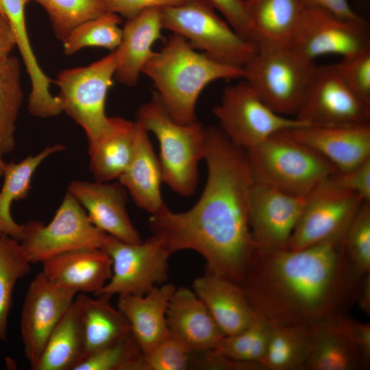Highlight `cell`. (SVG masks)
Returning a JSON list of instances; mask_svg holds the SVG:
<instances>
[{
  "label": "cell",
  "instance_id": "3",
  "mask_svg": "<svg viewBox=\"0 0 370 370\" xmlns=\"http://www.w3.org/2000/svg\"><path fill=\"white\" fill-rule=\"evenodd\" d=\"M142 73L152 80L163 106L180 124L197 121V99L210 83L243 77V67L198 53L185 38L173 33L160 51L153 52Z\"/></svg>",
  "mask_w": 370,
  "mask_h": 370
},
{
  "label": "cell",
  "instance_id": "2",
  "mask_svg": "<svg viewBox=\"0 0 370 370\" xmlns=\"http://www.w3.org/2000/svg\"><path fill=\"white\" fill-rule=\"evenodd\" d=\"M344 236L299 249H256L240 285L257 315L309 332L346 317L363 276L349 263Z\"/></svg>",
  "mask_w": 370,
  "mask_h": 370
},
{
  "label": "cell",
  "instance_id": "16",
  "mask_svg": "<svg viewBox=\"0 0 370 370\" xmlns=\"http://www.w3.org/2000/svg\"><path fill=\"white\" fill-rule=\"evenodd\" d=\"M305 200L306 197L292 195L253 181L249 193V223L257 249H287Z\"/></svg>",
  "mask_w": 370,
  "mask_h": 370
},
{
  "label": "cell",
  "instance_id": "19",
  "mask_svg": "<svg viewBox=\"0 0 370 370\" xmlns=\"http://www.w3.org/2000/svg\"><path fill=\"white\" fill-rule=\"evenodd\" d=\"M40 263L42 272L52 284L77 294L92 293L95 295L112 275V259L99 248L69 250Z\"/></svg>",
  "mask_w": 370,
  "mask_h": 370
},
{
  "label": "cell",
  "instance_id": "46",
  "mask_svg": "<svg viewBox=\"0 0 370 370\" xmlns=\"http://www.w3.org/2000/svg\"><path fill=\"white\" fill-rule=\"evenodd\" d=\"M306 9H319L339 18L358 20L362 17L350 6L347 0H300Z\"/></svg>",
  "mask_w": 370,
  "mask_h": 370
},
{
  "label": "cell",
  "instance_id": "39",
  "mask_svg": "<svg viewBox=\"0 0 370 370\" xmlns=\"http://www.w3.org/2000/svg\"><path fill=\"white\" fill-rule=\"evenodd\" d=\"M31 0H1L3 12L14 33L16 47L29 75L30 83L40 85L47 75L40 66L29 39L25 21V7Z\"/></svg>",
  "mask_w": 370,
  "mask_h": 370
},
{
  "label": "cell",
  "instance_id": "17",
  "mask_svg": "<svg viewBox=\"0 0 370 370\" xmlns=\"http://www.w3.org/2000/svg\"><path fill=\"white\" fill-rule=\"evenodd\" d=\"M280 133L314 150L339 172L370 158V123L310 124Z\"/></svg>",
  "mask_w": 370,
  "mask_h": 370
},
{
  "label": "cell",
  "instance_id": "42",
  "mask_svg": "<svg viewBox=\"0 0 370 370\" xmlns=\"http://www.w3.org/2000/svg\"><path fill=\"white\" fill-rule=\"evenodd\" d=\"M223 14L225 21L243 38L251 42V27L245 0H206Z\"/></svg>",
  "mask_w": 370,
  "mask_h": 370
},
{
  "label": "cell",
  "instance_id": "22",
  "mask_svg": "<svg viewBox=\"0 0 370 370\" xmlns=\"http://www.w3.org/2000/svg\"><path fill=\"white\" fill-rule=\"evenodd\" d=\"M175 289L174 284H165L155 286L143 295H119L118 308L128 321L143 354L170 334L166 311Z\"/></svg>",
  "mask_w": 370,
  "mask_h": 370
},
{
  "label": "cell",
  "instance_id": "10",
  "mask_svg": "<svg viewBox=\"0 0 370 370\" xmlns=\"http://www.w3.org/2000/svg\"><path fill=\"white\" fill-rule=\"evenodd\" d=\"M107 234L95 227L86 212L66 192L52 220L45 225L32 220L23 224L19 241L32 264L72 249H101Z\"/></svg>",
  "mask_w": 370,
  "mask_h": 370
},
{
  "label": "cell",
  "instance_id": "51",
  "mask_svg": "<svg viewBox=\"0 0 370 370\" xmlns=\"http://www.w3.org/2000/svg\"><path fill=\"white\" fill-rule=\"evenodd\" d=\"M0 12L4 14L1 0H0Z\"/></svg>",
  "mask_w": 370,
  "mask_h": 370
},
{
  "label": "cell",
  "instance_id": "14",
  "mask_svg": "<svg viewBox=\"0 0 370 370\" xmlns=\"http://www.w3.org/2000/svg\"><path fill=\"white\" fill-rule=\"evenodd\" d=\"M295 117L312 125L370 123V106L346 85L334 64L316 66Z\"/></svg>",
  "mask_w": 370,
  "mask_h": 370
},
{
  "label": "cell",
  "instance_id": "48",
  "mask_svg": "<svg viewBox=\"0 0 370 370\" xmlns=\"http://www.w3.org/2000/svg\"><path fill=\"white\" fill-rule=\"evenodd\" d=\"M356 302L367 316L370 315V273L365 275L361 280Z\"/></svg>",
  "mask_w": 370,
  "mask_h": 370
},
{
  "label": "cell",
  "instance_id": "20",
  "mask_svg": "<svg viewBox=\"0 0 370 370\" xmlns=\"http://www.w3.org/2000/svg\"><path fill=\"white\" fill-rule=\"evenodd\" d=\"M170 335L191 352L212 350L224 336L205 304L193 291L176 288L166 311Z\"/></svg>",
  "mask_w": 370,
  "mask_h": 370
},
{
  "label": "cell",
  "instance_id": "49",
  "mask_svg": "<svg viewBox=\"0 0 370 370\" xmlns=\"http://www.w3.org/2000/svg\"><path fill=\"white\" fill-rule=\"evenodd\" d=\"M2 155L0 154V176H2L3 175V171H4V169H5V164L6 162H5L2 158Z\"/></svg>",
  "mask_w": 370,
  "mask_h": 370
},
{
  "label": "cell",
  "instance_id": "32",
  "mask_svg": "<svg viewBox=\"0 0 370 370\" xmlns=\"http://www.w3.org/2000/svg\"><path fill=\"white\" fill-rule=\"evenodd\" d=\"M309 331L293 325H272L260 363L264 370H304Z\"/></svg>",
  "mask_w": 370,
  "mask_h": 370
},
{
  "label": "cell",
  "instance_id": "4",
  "mask_svg": "<svg viewBox=\"0 0 370 370\" xmlns=\"http://www.w3.org/2000/svg\"><path fill=\"white\" fill-rule=\"evenodd\" d=\"M136 116V121L159 142L163 182L182 196L191 197L198 185L199 162L205 157L206 128L198 121H175L156 92L139 107Z\"/></svg>",
  "mask_w": 370,
  "mask_h": 370
},
{
  "label": "cell",
  "instance_id": "1",
  "mask_svg": "<svg viewBox=\"0 0 370 370\" xmlns=\"http://www.w3.org/2000/svg\"><path fill=\"white\" fill-rule=\"evenodd\" d=\"M206 140L208 173L200 198L185 212L164 206L151 214L149 227L171 254L195 251L208 272L240 285L256 249L249 223L254 180L245 150L219 127L206 128Z\"/></svg>",
  "mask_w": 370,
  "mask_h": 370
},
{
  "label": "cell",
  "instance_id": "7",
  "mask_svg": "<svg viewBox=\"0 0 370 370\" xmlns=\"http://www.w3.org/2000/svg\"><path fill=\"white\" fill-rule=\"evenodd\" d=\"M161 21L163 29L221 62L243 67L256 52V46L241 36L206 0H188L161 8Z\"/></svg>",
  "mask_w": 370,
  "mask_h": 370
},
{
  "label": "cell",
  "instance_id": "27",
  "mask_svg": "<svg viewBox=\"0 0 370 370\" xmlns=\"http://www.w3.org/2000/svg\"><path fill=\"white\" fill-rule=\"evenodd\" d=\"M346 317L323 323L310 332L304 370L363 369L345 323Z\"/></svg>",
  "mask_w": 370,
  "mask_h": 370
},
{
  "label": "cell",
  "instance_id": "8",
  "mask_svg": "<svg viewBox=\"0 0 370 370\" xmlns=\"http://www.w3.org/2000/svg\"><path fill=\"white\" fill-rule=\"evenodd\" d=\"M119 64L116 49L87 66L62 70L55 80L62 112L84 130L88 145L107 126L106 99Z\"/></svg>",
  "mask_w": 370,
  "mask_h": 370
},
{
  "label": "cell",
  "instance_id": "34",
  "mask_svg": "<svg viewBox=\"0 0 370 370\" xmlns=\"http://www.w3.org/2000/svg\"><path fill=\"white\" fill-rule=\"evenodd\" d=\"M121 17L106 12L75 27L62 42L63 52L71 56L86 47L116 49L122 40Z\"/></svg>",
  "mask_w": 370,
  "mask_h": 370
},
{
  "label": "cell",
  "instance_id": "33",
  "mask_svg": "<svg viewBox=\"0 0 370 370\" xmlns=\"http://www.w3.org/2000/svg\"><path fill=\"white\" fill-rule=\"evenodd\" d=\"M20 242L6 235L0 236V340L7 339L8 319L12 294L18 280L31 268Z\"/></svg>",
  "mask_w": 370,
  "mask_h": 370
},
{
  "label": "cell",
  "instance_id": "40",
  "mask_svg": "<svg viewBox=\"0 0 370 370\" xmlns=\"http://www.w3.org/2000/svg\"><path fill=\"white\" fill-rule=\"evenodd\" d=\"M346 85L370 106V48L334 64Z\"/></svg>",
  "mask_w": 370,
  "mask_h": 370
},
{
  "label": "cell",
  "instance_id": "31",
  "mask_svg": "<svg viewBox=\"0 0 370 370\" xmlns=\"http://www.w3.org/2000/svg\"><path fill=\"white\" fill-rule=\"evenodd\" d=\"M23 98L21 64L10 56L0 62V154L11 153L16 145V122Z\"/></svg>",
  "mask_w": 370,
  "mask_h": 370
},
{
  "label": "cell",
  "instance_id": "28",
  "mask_svg": "<svg viewBox=\"0 0 370 370\" xmlns=\"http://www.w3.org/2000/svg\"><path fill=\"white\" fill-rule=\"evenodd\" d=\"M251 42L288 46L304 12L300 0H245Z\"/></svg>",
  "mask_w": 370,
  "mask_h": 370
},
{
  "label": "cell",
  "instance_id": "37",
  "mask_svg": "<svg viewBox=\"0 0 370 370\" xmlns=\"http://www.w3.org/2000/svg\"><path fill=\"white\" fill-rule=\"evenodd\" d=\"M75 370H145L143 354L131 332L88 355Z\"/></svg>",
  "mask_w": 370,
  "mask_h": 370
},
{
  "label": "cell",
  "instance_id": "24",
  "mask_svg": "<svg viewBox=\"0 0 370 370\" xmlns=\"http://www.w3.org/2000/svg\"><path fill=\"white\" fill-rule=\"evenodd\" d=\"M161 8H151L126 19L122 40L116 48L119 64L114 79L126 86L138 84L143 69L153 53L152 46L161 38Z\"/></svg>",
  "mask_w": 370,
  "mask_h": 370
},
{
  "label": "cell",
  "instance_id": "11",
  "mask_svg": "<svg viewBox=\"0 0 370 370\" xmlns=\"http://www.w3.org/2000/svg\"><path fill=\"white\" fill-rule=\"evenodd\" d=\"M101 249L112 259V275L95 295H143L167 279L171 254L155 234L135 244L107 234Z\"/></svg>",
  "mask_w": 370,
  "mask_h": 370
},
{
  "label": "cell",
  "instance_id": "15",
  "mask_svg": "<svg viewBox=\"0 0 370 370\" xmlns=\"http://www.w3.org/2000/svg\"><path fill=\"white\" fill-rule=\"evenodd\" d=\"M76 295L52 284L42 271L30 282L22 308L21 332L24 354L32 369L37 366L50 334Z\"/></svg>",
  "mask_w": 370,
  "mask_h": 370
},
{
  "label": "cell",
  "instance_id": "30",
  "mask_svg": "<svg viewBox=\"0 0 370 370\" xmlns=\"http://www.w3.org/2000/svg\"><path fill=\"white\" fill-rule=\"evenodd\" d=\"M84 357L82 330L72 303L50 334L34 370H75Z\"/></svg>",
  "mask_w": 370,
  "mask_h": 370
},
{
  "label": "cell",
  "instance_id": "25",
  "mask_svg": "<svg viewBox=\"0 0 370 370\" xmlns=\"http://www.w3.org/2000/svg\"><path fill=\"white\" fill-rule=\"evenodd\" d=\"M110 298L105 294L90 297L78 293L73 300L84 341V358L131 333L128 321L111 305Z\"/></svg>",
  "mask_w": 370,
  "mask_h": 370
},
{
  "label": "cell",
  "instance_id": "6",
  "mask_svg": "<svg viewBox=\"0 0 370 370\" xmlns=\"http://www.w3.org/2000/svg\"><path fill=\"white\" fill-rule=\"evenodd\" d=\"M243 66V77L275 112L295 117L316 67L288 46L258 44Z\"/></svg>",
  "mask_w": 370,
  "mask_h": 370
},
{
  "label": "cell",
  "instance_id": "38",
  "mask_svg": "<svg viewBox=\"0 0 370 370\" xmlns=\"http://www.w3.org/2000/svg\"><path fill=\"white\" fill-rule=\"evenodd\" d=\"M347 258L360 276L370 273V201H364L344 236Z\"/></svg>",
  "mask_w": 370,
  "mask_h": 370
},
{
  "label": "cell",
  "instance_id": "21",
  "mask_svg": "<svg viewBox=\"0 0 370 370\" xmlns=\"http://www.w3.org/2000/svg\"><path fill=\"white\" fill-rule=\"evenodd\" d=\"M193 288L224 335L238 333L258 318L243 288L234 282L206 271L194 280Z\"/></svg>",
  "mask_w": 370,
  "mask_h": 370
},
{
  "label": "cell",
  "instance_id": "18",
  "mask_svg": "<svg viewBox=\"0 0 370 370\" xmlns=\"http://www.w3.org/2000/svg\"><path fill=\"white\" fill-rule=\"evenodd\" d=\"M69 192L82 205L90 222L108 235L128 243L143 241L128 215L127 191L119 182L73 180Z\"/></svg>",
  "mask_w": 370,
  "mask_h": 370
},
{
  "label": "cell",
  "instance_id": "9",
  "mask_svg": "<svg viewBox=\"0 0 370 370\" xmlns=\"http://www.w3.org/2000/svg\"><path fill=\"white\" fill-rule=\"evenodd\" d=\"M225 88L214 107L219 128L236 146L247 151L282 131L310 125L269 108L243 79Z\"/></svg>",
  "mask_w": 370,
  "mask_h": 370
},
{
  "label": "cell",
  "instance_id": "12",
  "mask_svg": "<svg viewBox=\"0 0 370 370\" xmlns=\"http://www.w3.org/2000/svg\"><path fill=\"white\" fill-rule=\"evenodd\" d=\"M331 177L306 197L287 249H301L345 234L365 201L338 185Z\"/></svg>",
  "mask_w": 370,
  "mask_h": 370
},
{
  "label": "cell",
  "instance_id": "47",
  "mask_svg": "<svg viewBox=\"0 0 370 370\" xmlns=\"http://www.w3.org/2000/svg\"><path fill=\"white\" fill-rule=\"evenodd\" d=\"M16 47V39L8 20L0 12V62L11 56Z\"/></svg>",
  "mask_w": 370,
  "mask_h": 370
},
{
  "label": "cell",
  "instance_id": "41",
  "mask_svg": "<svg viewBox=\"0 0 370 370\" xmlns=\"http://www.w3.org/2000/svg\"><path fill=\"white\" fill-rule=\"evenodd\" d=\"M190 353L186 346L169 334L143 354L145 370H185Z\"/></svg>",
  "mask_w": 370,
  "mask_h": 370
},
{
  "label": "cell",
  "instance_id": "36",
  "mask_svg": "<svg viewBox=\"0 0 370 370\" xmlns=\"http://www.w3.org/2000/svg\"><path fill=\"white\" fill-rule=\"evenodd\" d=\"M46 11L56 37L62 42L81 23L105 13L103 0H31Z\"/></svg>",
  "mask_w": 370,
  "mask_h": 370
},
{
  "label": "cell",
  "instance_id": "50",
  "mask_svg": "<svg viewBox=\"0 0 370 370\" xmlns=\"http://www.w3.org/2000/svg\"><path fill=\"white\" fill-rule=\"evenodd\" d=\"M359 5L363 6V7H367V5L369 4V0H357Z\"/></svg>",
  "mask_w": 370,
  "mask_h": 370
},
{
  "label": "cell",
  "instance_id": "5",
  "mask_svg": "<svg viewBox=\"0 0 370 370\" xmlns=\"http://www.w3.org/2000/svg\"><path fill=\"white\" fill-rule=\"evenodd\" d=\"M245 151L255 182L295 196L306 197L338 171L322 156L282 133Z\"/></svg>",
  "mask_w": 370,
  "mask_h": 370
},
{
  "label": "cell",
  "instance_id": "26",
  "mask_svg": "<svg viewBox=\"0 0 370 370\" xmlns=\"http://www.w3.org/2000/svg\"><path fill=\"white\" fill-rule=\"evenodd\" d=\"M136 128V121L108 117L103 132L88 145L89 168L95 181L112 182L125 171L133 153Z\"/></svg>",
  "mask_w": 370,
  "mask_h": 370
},
{
  "label": "cell",
  "instance_id": "29",
  "mask_svg": "<svg viewBox=\"0 0 370 370\" xmlns=\"http://www.w3.org/2000/svg\"><path fill=\"white\" fill-rule=\"evenodd\" d=\"M61 144L49 145L36 155H29L18 162L6 163L3 173V183L0 190V236L6 235L18 241L23 235V224L15 222L11 216L13 201L26 198L31 189L34 173L50 156L63 151Z\"/></svg>",
  "mask_w": 370,
  "mask_h": 370
},
{
  "label": "cell",
  "instance_id": "35",
  "mask_svg": "<svg viewBox=\"0 0 370 370\" xmlns=\"http://www.w3.org/2000/svg\"><path fill=\"white\" fill-rule=\"evenodd\" d=\"M272 325L258 318L243 331L224 335L212 350L227 358L243 362H260L269 340Z\"/></svg>",
  "mask_w": 370,
  "mask_h": 370
},
{
  "label": "cell",
  "instance_id": "43",
  "mask_svg": "<svg viewBox=\"0 0 370 370\" xmlns=\"http://www.w3.org/2000/svg\"><path fill=\"white\" fill-rule=\"evenodd\" d=\"M331 177L340 186L370 201V158L349 170L337 171Z\"/></svg>",
  "mask_w": 370,
  "mask_h": 370
},
{
  "label": "cell",
  "instance_id": "23",
  "mask_svg": "<svg viewBox=\"0 0 370 370\" xmlns=\"http://www.w3.org/2000/svg\"><path fill=\"white\" fill-rule=\"evenodd\" d=\"M136 123L133 153L118 180L140 208L153 214L166 206L161 195L163 182L161 165L149 132Z\"/></svg>",
  "mask_w": 370,
  "mask_h": 370
},
{
  "label": "cell",
  "instance_id": "13",
  "mask_svg": "<svg viewBox=\"0 0 370 370\" xmlns=\"http://www.w3.org/2000/svg\"><path fill=\"white\" fill-rule=\"evenodd\" d=\"M288 47L304 60L315 62L326 54L351 56L370 48L367 21L339 18L319 9H305Z\"/></svg>",
  "mask_w": 370,
  "mask_h": 370
},
{
  "label": "cell",
  "instance_id": "45",
  "mask_svg": "<svg viewBox=\"0 0 370 370\" xmlns=\"http://www.w3.org/2000/svg\"><path fill=\"white\" fill-rule=\"evenodd\" d=\"M345 323L352 340L356 347L362 363L363 369L370 365V323L345 318Z\"/></svg>",
  "mask_w": 370,
  "mask_h": 370
},
{
  "label": "cell",
  "instance_id": "44",
  "mask_svg": "<svg viewBox=\"0 0 370 370\" xmlns=\"http://www.w3.org/2000/svg\"><path fill=\"white\" fill-rule=\"evenodd\" d=\"M188 0H103L106 12L130 18L151 8H163L182 4Z\"/></svg>",
  "mask_w": 370,
  "mask_h": 370
}]
</instances>
